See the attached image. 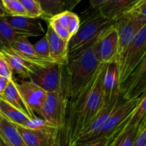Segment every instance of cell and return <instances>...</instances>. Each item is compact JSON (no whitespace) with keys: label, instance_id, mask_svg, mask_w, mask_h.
I'll return each instance as SVG.
<instances>
[{"label":"cell","instance_id":"4dcf8cb0","mask_svg":"<svg viewBox=\"0 0 146 146\" xmlns=\"http://www.w3.org/2000/svg\"><path fill=\"white\" fill-rule=\"evenodd\" d=\"M132 146H146V117L140 123L137 135Z\"/></svg>","mask_w":146,"mask_h":146},{"label":"cell","instance_id":"4316f807","mask_svg":"<svg viewBox=\"0 0 146 146\" xmlns=\"http://www.w3.org/2000/svg\"><path fill=\"white\" fill-rule=\"evenodd\" d=\"M25 9L27 16L31 18L44 19L45 15L37 0H19Z\"/></svg>","mask_w":146,"mask_h":146},{"label":"cell","instance_id":"8992f818","mask_svg":"<svg viewBox=\"0 0 146 146\" xmlns=\"http://www.w3.org/2000/svg\"><path fill=\"white\" fill-rule=\"evenodd\" d=\"M118 34L113 24L106 28L94 44L98 61L102 64L116 62L118 50Z\"/></svg>","mask_w":146,"mask_h":146},{"label":"cell","instance_id":"cb8c5ba5","mask_svg":"<svg viewBox=\"0 0 146 146\" xmlns=\"http://www.w3.org/2000/svg\"><path fill=\"white\" fill-rule=\"evenodd\" d=\"M0 134L11 146H27L14 124L4 118L0 121Z\"/></svg>","mask_w":146,"mask_h":146},{"label":"cell","instance_id":"f546056e","mask_svg":"<svg viewBox=\"0 0 146 146\" xmlns=\"http://www.w3.org/2000/svg\"><path fill=\"white\" fill-rule=\"evenodd\" d=\"M0 76L8 81L13 78V72L9 63L1 52H0Z\"/></svg>","mask_w":146,"mask_h":146},{"label":"cell","instance_id":"7a4b0ae2","mask_svg":"<svg viewBox=\"0 0 146 146\" xmlns=\"http://www.w3.org/2000/svg\"><path fill=\"white\" fill-rule=\"evenodd\" d=\"M96 55L94 44L68 58L62 65L61 91L68 102L74 101L86 86L100 65Z\"/></svg>","mask_w":146,"mask_h":146},{"label":"cell","instance_id":"8d00e7d4","mask_svg":"<svg viewBox=\"0 0 146 146\" xmlns=\"http://www.w3.org/2000/svg\"><path fill=\"white\" fill-rule=\"evenodd\" d=\"M0 146H11L0 134Z\"/></svg>","mask_w":146,"mask_h":146},{"label":"cell","instance_id":"d590c367","mask_svg":"<svg viewBox=\"0 0 146 146\" xmlns=\"http://www.w3.org/2000/svg\"><path fill=\"white\" fill-rule=\"evenodd\" d=\"M6 15H7V13H6L5 9H4L3 1L2 0H0V18L5 17Z\"/></svg>","mask_w":146,"mask_h":146},{"label":"cell","instance_id":"e575fe53","mask_svg":"<svg viewBox=\"0 0 146 146\" xmlns=\"http://www.w3.org/2000/svg\"><path fill=\"white\" fill-rule=\"evenodd\" d=\"M9 81L3 77L0 76V96L4 94Z\"/></svg>","mask_w":146,"mask_h":146},{"label":"cell","instance_id":"d4e9b609","mask_svg":"<svg viewBox=\"0 0 146 146\" xmlns=\"http://www.w3.org/2000/svg\"><path fill=\"white\" fill-rule=\"evenodd\" d=\"M21 36L13 29L4 17L0 18V51L8 48L13 41Z\"/></svg>","mask_w":146,"mask_h":146},{"label":"cell","instance_id":"3957f363","mask_svg":"<svg viewBox=\"0 0 146 146\" xmlns=\"http://www.w3.org/2000/svg\"><path fill=\"white\" fill-rule=\"evenodd\" d=\"M113 21L104 17L98 8L90 7L81 14L78 31L68 41V58L76 55L94 44L99 34Z\"/></svg>","mask_w":146,"mask_h":146},{"label":"cell","instance_id":"f35d334b","mask_svg":"<svg viewBox=\"0 0 146 146\" xmlns=\"http://www.w3.org/2000/svg\"><path fill=\"white\" fill-rule=\"evenodd\" d=\"M82 1V0H74V1H75V2H76V4H78V3H79L80 2V1Z\"/></svg>","mask_w":146,"mask_h":146},{"label":"cell","instance_id":"9c48e42d","mask_svg":"<svg viewBox=\"0 0 146 146\" xmlns=\"http://www.w3.org/2000/svg\"><path fill=\"white\" fill-rule=\"evenodd\" d=\"M68 101L61 91L47 93L42 118L51 125L61 128L65 125Z\"/></svg>","mask_w":146,"mask_h":146},{"label":"cell","instance_id":"2e32d148","mask_svg":"<svg viewBox=\"0 0 146 146\" xmlns=\"http://www.w3.org/2000/svg\"><path fill=\"white\" fill-rule=\"evenodd\" d=\"M124 101H123L122 97L120 95L119 97L113 100L109 105L104 106L102 110L100 111L99 113L96 116V118L90 123L89 125L83 131L76 143L89 141L96 133V132L102 126L103 124L112 115L113 113L117 109V108Z\"/></svg>","mask_w":146,"mask_h":146},{"label":"cell","instance_id":"30bf717a","mask_svg":"<svg viewBox=\"0 0 146 146\" xmlns=\"http://www.w3.org/2000/svg\"><path fill=\"white\" fill-rule=\"evenodd\" d=\"M16 86L27 106L42 118L47 93L30 81H23L19 84L16 82Z\"/></svg>","mask_w":146,"mask_h":146},{"label":"cell","instance_id":"836d02e7","mask_svg":"<svg viewBox=\"0 0 146 146\" xmlns=\"http://www.w3.org/2000/svg\"><path fill=\"white\" fill-rule=\"evenodd\" d=\"M108 0H90V7L94 9L99 8Z\"/></svg>","mask_w":146,"mask_h":146},{"label":"cell","instance_id":"8fae6325","mask_svg":"<svg viewBox=\"0 0 146 146\" xmlns=\"http://www.w3.org/2000/svg\"><path fill=\"white\" fill-rule=\"evenodd\" d=\"M61 64H54L48 68H38L29 78L30 81L46 93L58 92L61 91Z\"/></svg>","mask_w":146,"mask_h":146},{"label":"cell","instance_id":"7c38bea8","mask_svg":"<svg viewBox=\"0 0 146 146\" xmlns=\"http://www.w3.org/2000/svg\"><path fill=\"white\" fill-rule=\"evenodd\" d=\"M8 48H10L27 62L38 68H48L54 64H59L54 60L44 58L38 55L34 50L33 44H31L27 37H20L16 41H13Z\"/></svg>","mask_w":146,"mask_h":146},{"label":"cell","instance_id":"5b68a950","mask_svg":"<svg viewBox=\"0 0 146 146\" xmlns=\"http://www.w3.org/2000/svg\"><path fill=\"white\" fill-rule=\"evenodd\" d=\"M113 25L118 34V60L124 54L140 30L146 26V16L129 11L113 21Z\"/></svg>","mask_w":146,"mask_h":146},{"label":"cell","instance_id":"44dd1931","mask_svg":"<svg viewBox=\"0 0 146 146\" xmlns=\"http://www.w3.org/2000/svg\"><path fill=\"white\" fill-rule=\"evenodd\" d=\"M139 125L129 128L123 123L110 138L106 146H132L137 135Z\"/></svg>","mask_w":146,"mask_h":146},{"label":"cell","instance_id":"83f0119b","mask_svg":"<svg viewBox=\"0 0 146 146\" xmlns=\"http://www.w3.org/2000/svg\"><path fill=\"white\" fill-rule=\"evenodd\" d=\"M3 4L7 15L11 17H27L25 9L19 0H11Z\"/></svg>","mask_w":146,"mask_h":146},{"label":"cell","instance_id":"ac0fdd59","mask_svg":"<svg viewBox=\"0 0 146 146\" xmlns=\"http://www.w3.org/2000/svg\"><path fill=\"white\" fill-rule=\"evenodd\" d=\"M141 0H108L98 8L101 14L110 21H115L129 12Z\"/></svg>","mask_w":146,"mask_h":146},{"label":"cell","instance_id":"7402d4cb","mask_svg":"<svg viewBox=\"0 0 146 146\" xmlns=\"http://www.w3.org/2000/svg\"><path fill=\"white\" fill-rule=\"evenodd\" d=\"M45 15L44 19L50 18L62 11L73 9L76 5L74 0H37Z\"/></svg>","mask_w":146,"mask_h":146},{"label":"cell","instance_id":"d6a6232c","mask_svg":"<svg viewBox=\"0 0 146 146\" xmlns=\"http://www.w3.org/2000/svg\"><path fill=\"white\" fill-rule=\"evenodd\" d=\"M110 138H101L86 142L78 143L74 146H106Z\"/></svg>","mask_w":146,"mask_h":146},{"label":"cell","instance_id":"ba28073f","mask_svg":"<svg viewBox=\"0 0 146 146\" xmlns=\"http://www.w3.org/2000/svg\"><path fill=\"white\" fill-rule=\"evenodd\" d=\"M145 96L146 94L143 96ZM143 97L135 101H124L122 103L89 141L101 138H111L119 127L128 119Z\"/></svg>","mask_w":146,"mask_h":146},{"label":"cell","instance_id":"277c9868","mask_svg":"<svg viewBox=\"0 0 146 146\" xmlns=\"http://www.w3.org/2000/svg\"><path fill=\"white\" fill-rule=\"evenodd\" d=\"M146 58V26L136 34L124 54L117 60L119 87Z\"/></svg>","mask_w":146,"mask_h":146},{"label":"cell","instance_id":"e0dca14e","mask_svg":"<svg viewBox=\"0 0 146 146\" xmlns=\"http://www.w3.org/2000/svg\"><path fill=\"white\" fill-rule=\"evenodd\" d=\"M46 35L49 45L50 58L61 65L66 64L68 59V41L58 36L48 24Z\"/></svg>","mask_w":146,"mask_h":146},{"label":"cell","instance_id":"ab89813d","mask_svg":"<svg viewBox=\"0 0 146 146\" xmlns=\"http://www.w3.org/2000/svg\"><path fill=\"white\" fill-rule=\"evenodd\" d=\"M11 1V0H2L3 3H4V2H7V1Z\"/></svg>","mask_w":146,"mask_h":146},{"label":"cell","instance_id":"d6986e66","mask_svg":"<svg viewBox=\"0 0 146 146\" xmlns=\"http://www.w3.org/2000/svg\"><path fill=\"white\" fill-rule=\"evenodd\" d=\"M0 98L15 108L16 109L21 111L28 118L31 119H35L37 118L36 115L30 110V108L27 106L26 103L23 100L22 97L21 96L17 89L15 81H14L13 78L9 81L5 91L4 94L0 96Z\"/></svg>","mask_w":146,"mask_h":146},{"label":"cell","instance_id":"9a60e30c","mask_svg":"<svg viewBox=\"0 0 146 146\" xmlns=\"http://www.w3.org/2000/svg\"><path fill=\"white\" fill-rule=\"evenodd\" d=\"M8 24L18 34L27 38L45 34V30L38 19L28 17H4Z\"/></svg>","mask_w":146,"mask_h":146},{"label":"cell","instance_id":"603a6c76","mask_svg":"<svg viewBox=\"0 0 146 146\" xmlns=\"http://www.w3.org/2000/svg\"><path fill=\"white\" fill-rule=\"evenodd\" d=\"M71 37L76 34L80 27V17L70 10H66L53 16Z\"/></svg>","mask_w":146,"mask_h":146},{"label":"cell","instance_id":"f1b7e54d","mask_svg":"<svg viewBox=\"0 0 146 146\" xmlns=\"http://www.w3.org/2000/svg\"><path fill=\"white\" fill-rule=\"evenodd\" d=\"M33 47H34L36 52L39 56L44 57V58L51 59L50 58L49 45H48V39H47L46 33L39 41H38L36 43L33 44Z\"/></svg>","mask_w":146,"mask_h":146},{"label":"cell","instance_id":"1f68e13d","mask_svg":"<svg viewBox=\"0 0 146 146\" xmlns=\"http://www.w3.org/2000/svg\"><path fill=\"white\" fill-rule=\"evenodd\" d=\"M53 146H70L64 126L58 128Z\"/></svg>","mask_w":146,"mask_h":146},{"label":"cell","instance_id":"74e56055","mask_svg":"<svg viewBox=\"0 0 146 146\" xmlns=\"http://www.w3.org/2000/svg\"><path fill=\"white\" fill-rule=\"evenodd\" d=\"M4 115H3L2 112H1V100L0 98V121L1 119H4Z\"/></svg>","mask_w":146,"mask_h":146},{"label":"cell","instance_id":"4fadbf2b","mask_svg":"<svg viewBox=\"0 0 146 146\" xmlns=\"http://www.w3.org/2000/svg\"><path fill=\"white\" fill-rule=\"evenodd\" d=\"M27 146H53L58 128H28L14 124Z\"/></svg>","mask_w":146,"mask_h":146},{"label":"cell","instance_id":"484cf974","mask_svg":"<svg viewBox=\"0 0 146 146\" xmlns=\"http://www.w3.org/2000/svg\"><path fill=\"white\" fill-rule=\"evenodd\" d=\"M146 112V96L143 97L139 104L134 109L128 119L123 123L126 127L138 126L144 118H145Z\"/></svg>","mask_w":146,"mask_h":146},{"label":"cell","instance_id":"ffe728a7","mask_svg":"<svg viewBox=\"0 0 146 146\" xmlns=\"http://www.w3.org/2000/svg\"><path fill=\"white\" fill-rule=\"evenodd\" d=\"M0 52L3 53V54L7 58L12 72L17 74L19 76L24 79L29 78L38 68H40L27 62V61L19 56L10 48H6Z\"/></svg>","mask_w":146,"mask_h":146},{"label":"cell","instance_id":"5bb4252c","mask_svg":"<svg viewBox=\"0 0 146 146\" xmlns=\"http://www.w3.org/2000/svg\"><path fill=\"white\" fill-rule=\"evenodd\" d=\"M101 90L104 106L109 105L113 100L120 96L118 72L116 62L106 65L101 84Z\"/></svg>","mask_w":146,"mask_h":146},{"label":"cell","instance_id":"52a82bcc","mask_svg":"<svg viewBox=\"0 0 146 146\" xmlns=\"http://www.w3.org/2000/svg\"><path fill=\"white\" fill-rule=\"evenodd\" d=\"M123 101L140 99L146 94V58L131 73L119 87Z\"/></svg>","mask_w":146,"mask_h":146},{"label":"cell","instance_id":"6da1fadb","mask_svg":"<svg viewBox=\"0 0 146 146\" xmlns=\"http://www.w3.org/2000/svg\"><path fill=\"white\" fill-rule=\"evenodd\" d=\"M106 64H101L76 98L68 102L65 129L70 146H74L90 123L104 108L102 84Z\"/></svg>","mask_w":146,"mask_h":146}]
</instances>
